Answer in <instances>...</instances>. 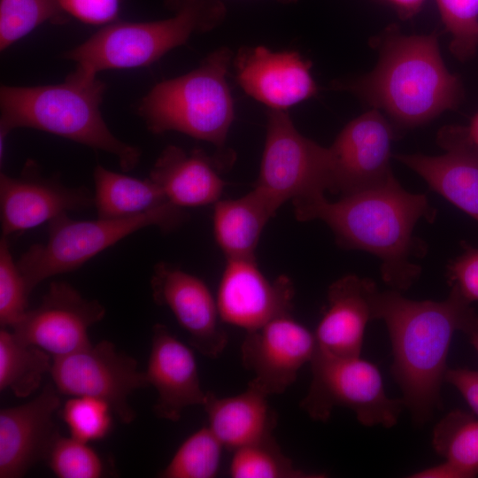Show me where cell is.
I'll use <instances>...</instances> for the list:
<instances>
[{
	"instance_id": "cell-42",
	"label": "cell",
	"mask_w": 478,
	"mask_h": 478,
	"mask_svg": "<svg viewBox=\"0 0 478 478\" xmlns=\"http://www.w3.org/2000/svg\"><path fill=\"white\" fill-rule=\"evenodd\" d=\"M183 1H188V0H183Z\"/></svg>"
},
{
	"instance_id": "cell-25",
	"label": "cell",
	"mask_w": 478,
	"mask_h": 478,
	"mask_svg": "<svg viewBox=\"0 0 478 478\" xmlns=\"http://www.w3.org/2000/svg\"><path fill=\"white\" fill-rule=\"evenodd\" d=\"M94 206L99 219H123L170 203L149 177L134 178L97 165L93 173Z\"/></svg>"
},
{
	"instance_id": "cell-27",
	"label": "cell",
	"mask_w": 478,
	"mask_h": 478,
	"mask_svg": "<svg viewBox=\"0 0 478 478\" xmlns=\"http://www.w3.org/2000/svg\"><path fill=\"white\" fill-rule=\"evenodd\" d=\"M432 445L466 478L478 474V417L474 413L459 409L448 412L433 430Z\"/></svg>"
},
{
	"instance_id": "cell-18",
	"label": "cell",
	"mask_w": 478,
	"mask_h": 478,
	"mask_svg": "<svg viewBox=\"0 0 478 478\" xmlns=\"http://www.w3.org/2000/svg\"><path fill=\"white\" fill-rule=\"evenodd\" d=\"M234 67L243 91L272 110L287 111L318 92L311 61L297 51L243 47L234 58Z\"/></svg>"
},
{
	"instance_id": "cell-4",
	"label": "cell",
	"mask_w": 478,
	"mask_h": 478,
	"mask_svg": "<svg viewBox=\"0 0 478 478\" xmlns=\"http://www.w3.org/2000/svg\"><path fill=\"white\" fill-rule=\"evenodd\" d=\"M104 84L77 70L59 84L2 86L0 138L17 127L48 132L113 155L125 172L139 163L141 151L117 138L104 122L100 104Z\"/></svg>"
},
{
	"instance_id": "cell-9",
	"label": "cell",
	"mask_w": 478,
	"mask_h": 478,
	"mask_svg": "<svg viewBox=\"0 0 478 478\" xmlns=\"http://www.w3.org/2000/svg\"><path fill=\"white\" fill-rule=\"evenodd\" d=\"M332 187V159L325 148L303 135L287 111L269 109L258 180L254 188L279 208L324 195Z\"/></svg>"
},
{
	"instance_id": "cell-20",
	"label": "cell",
	"mask_w": 478,
	"mask_h": 478,
	"mask_svg": "<svg viewBox=\"0 0 478 478\" xmlns=\"http://www.w3.org/2000/svg\"><path fill=\"white\" fill-rule=\"evenodd\" d=\"M145 374L158 393L153 412L158 419L176 422L187 407L203 405L207 391L201 387L194 353L164 324L152 327Z\"/></svg>"
},
{
	"instance_id": "cell-10",
	"label": "cell",
	"mask_w": 478,
	"mask_h": 478,
	"mask_svg": "<svg viewBox=\"0 0 478 478\" xmlns=\"http://www.w3.org/2000/svg\"><path fill=\"white\" fill-rule=\"evenodd\" d=\"M50 374L60 393L103 400L118 420L127 425L136 416L129 405V396L150 386L145 371L139 369L136 359L120 351L107 340L53 358Z\"/></svg>"
},
{
	"instance_id": "cell-29",
	"label": "cell",
	"mask_w": 478,
	"mask_h": 478,
	"mask_svg": "<svg viewBox=\"0 0 478 478\" xmlns=\"http://www.w3.org/2000/svg\"><path fill=\"white\" fill-rule=\"evenodd\" d=\"M224 446L210 428L190 435L178 448L162 478H213L218 475Z\"/></svg>"
},
{
	"instance_id": "cell-41",
	"label": "cell",
	"mask_w": 478,
	"mask_h": 478,
	"mask_svg": "<svg viewBox=\"0 0 478 478\" xmlns=\"http://www.w3.org/2000/svg\"><path fill=\"white\" fill-rule=\"evenodd\" d=\"M466 335L468 336L469 342L472 346L474 348L478 353V325L471 329Z\"/></svg>"
},
{
	"instance_id": "cell-7",
	"label": "cell",
	"mask_w": 478,
	"mask_h": 478,
	"mask_svg": "<svg viewBox=\"0 0 478 478\" xmlns=\"http://www.w3.org/2000/svg\"><path fill=\"white\" fill-rule=\"evenodd\" d=\"M186 213L172 203L123 219L76 220L62 214L48 224V239L31 245L17 260L29 295L44 280L73 271L126 236L148 227L170 232Z\"/></svg>"
},
{
	"instance_id": "cell-21",
	"label": "cell",
	"mask_w": 478,
	"mask_h": 478,
	"mask_svg": "<svg viewBox=\"0 0 478 478\" xmlns=\"http://www.w3.org/2000/svg\"><path fill=\"white\" fill-rule=\"evenodd\" d=\"M374 281L347 274L328 290V308L314 332L319 350L342 358L360 357L365 329L374 320Z\"/></svg>"
},
{
	"instance_id": "cell-13",
	"label": "cell",
	"mask_w": 478,
	"mask_h": 478,
	"mask_svg": "<svg viewBox=\"0 0 478 478\" xmlns=\"http://www.w3.org/2000/svg\"><path fill=\"white\" fill-rule=\"evenodd\" d=\"M317 349L314 333L289 314L246 331L241 345L243 366L254 377L248 384L268 396L283 393Z\"/></svg>"
},
{
	"instance_id": "cell-23",
	"label": "cell",
	"mask_w": 478,
	"mask_h": 478,
	"mask_svg": "<svg viewBox=\"0 0 478 478\" xmlns=\"http://www.w3.org/2000/svg\"><path fill=\"white\" fill-rule=\"evenodd\" d=\"M268 396L248 384L235 396L219 397L207 391L203 407L208 427L225 449L235 451L273 435L277 415L268 402Z\"/></svg>"
},
{
	"instance_id": "cell-40",
	"label": "cell",
	"mask_w": 478,
	"mask_h": 478,
	"mask_svg": "<svg viewBox=\"0 0 478 478\" xmlns=\"http://www.w3.org/2000/svg\"><path fill=\"white\" fill-rule=\"evenodd\" d=\"M466 130L470 139L478 146V113L472 119Z\"/></svg>"
},
{
	"instance_id": "cell-6",
	"label": "cell",
	"mask_w": 478,
	"mask_h": 478,
	"mask_svg": "<svg viewBox=\"0 0 478 478\" xmlns=\"http://www.w3.org/2000/svg\"><path fill=\"white\" fill-rule=\"evenodd\" d=\"M219 2L183 1L171 18L150 22H112L65 54L77 71L90 76L108 69L147 66L185 44L196 32L212 29L222 19Z\"/></svg>"
},
{
	"instance_id": "cell-34",
	"label": "cell",
	"mask_w": 478,
	"mask_h": 478,
	"mask_svg": "<svg viewBox=\"0 0 478 478\" xmlns=\"http://www.w3.org/2000/svg\"><path fill=\"white\" fill-rule=\"evenodd\" d=\"M29 293L6 237L0 241V325H16L26 314Z\"/></svg>"
},
{
	"instance_id": "cell-35",
	"label": "cell",
	"mask_w": 478,
	"mask_h": 478,
	"mask_svg": "<svg viewBox=\"0 0 478 478\" xmlns=\"http://www.w3.org/2000/svg\"><path fill=\"white\" fill-rule=\"evenodd\" d=\"M463 252L447 267L451 288L468 303L478 301V248L462 242Z\"/></svg>"
},
{
	"instance_id": "cell-31",
	"label": "cell",
	"mask_w": 478,
	"mask_h": 478,
	"mask_svg": "<svg viewBox=\"0 0 478 478\" xmlns=\"http://www.w3.org/2000/svg\"><path fill=\"white\" fill-rule=\"evenodd\" d=\"M112 414L106 402L86 396L71 397L61 410L71 436L85 443L104 439L109 434Z\"/></svg>"
},
{
	"instance_id": "cell-36",
	"label": "cell",
	"mask_w": 478,
	"mask_h": 478,
	"mask_svg": "<svg viewBox=\"0 0 478 478\" xmlns=\"http://www.w3.org/2000/svg\"><path fill=\"white\" fill-rule=\"evenodd\" d=\"M60 10L90 25H108L117 18L121 0H55Z\"/></svg>"
},
{
	"instance_id": "cell-16",
	"label": "cell",
	"mask_w": 478,
	"mask_h": 478,
	"mask_svg": "<svg viewBox=\"0 0 478 478\" xmlns=\"http://www.w3.org/2000/svg\"><path fill=\"white\" fill-rule=\"evenodd\" d=\"M295 289L291 280L267 279L255 258L227 259L216 302L222 322L246 331L290 313Z\"/></svg>"
},
{
	"instance_id": "cell-15",
	"label": "cell",
	"mask_w": 478,
	"mask_h": 478,
	"mask_svg": "<svg viewBox=\"0 0 478 478\" xmlns=\"http://www.w3.org/2000/svg\"><path fill=\"white\" fill-rule=\"evenodd\" d=\"M150 286L154 302L172 312L198 352L210 358L222 354L228 336L220 326L216 298L201 279L160 262L153 268Z\"/></svg>"
},
{
	"instance_id": "cell-3",
	"label": "cell",
	"mask_w": 478,
	"mask_h": 478,
	"mask_svg": "<svg viewBox=\"0 0 478 478\" xmlns=\"http://www.w3.org/2000/svg\"><path fill=\"white\" fill-rule=\"evenodd\" d=\"M379 60L369 73L333 83L384 111L400 127L425 124L462 96L458 77L446 68L436 34L405 35L389 29L374 40Z\"/></svg>"
},
{
	"instance_id": "cell-12",
	"label": "cell",
	"mask_w": 478,
	"mask_h": 478,
	"mask_svg": "<svg viewBox=\"0 0 478 478\" xmlns=\"http://www.w3.org/2000/svg\"><path fill=\"white\" fill-rule=\"evenodd\" d=\"M104 306L65 281H52L40 305L12 328L21 341L62 357L89 345V329L102 320Z\"/></svg>"
},
{
	"instance_id": "cell-33",
	"label": "cell",
	"mask_w": 478,
	"mask_h": 478,
	"mask_svg": "<svg viewBox=\"0 0 478 478\" xmlns=\"http://www.w3.org/2000/svg\"><path fill=\"white\" fill-rule=\"evenodd\" d=\"M46 460L58 478H98L103 476L104 470L101 458L88 443L73 436L60 435L53 443Z\"/></svg>"
},
{
	"instance_id": "cell-30",
	"label": "cell",
	"mask_w": 478,
	"mask_h": 478,
	"mask_svg": "<svg viewBox=\"0 0 478 478\" xmlns=\"http://www.w3.org/2000/svg\"><path fill=\"white\" fill-rule=\"evenodd\" d=\"M62 12L55 0H1V50L42 23L59 19Z\"/></svg>"
},
{
	"instance_id": "cell-14",
	"label": "cell",
	"mask_w": 478,
	"mask_h": 478,
	"mask_svg": "<svg viewBox=\"0 0 478 478\" xmlns=\"http://www.w3.org/2000/svg\"><path fill=\"white\" fill-rule=\"evenodd\" d=\"M94 205L86 187H69L57 177H46L29 160L18 176L0 174V210L3 236L38 227L70 212Z\"/></svg>"
},
{
	"instance_id": "cell-24",
	"label": "cell",
	"mask_w": 478,
	"mask_h": 478,
	"mask_svg": "<svg viewBox=\"0 0 478 478\" xmlns=\"http://www.w3.org/2000/svg\"><path fill=\"white\" fill-rule=\"evenodd\" d=\"M279 207L255 188L245 196L214 204L213 233L227 259L255 258V249Z\"/></svg>"
},
{
	"instance_id": "cell-1",
	"label": "cell",
	"mask_w": 478,
	"mask_h": 478,
	"mask_svg": "<svg viewBox=\"0 0 478 478\" xmlns=\"http://www.w3.org/2000/svg\"><path fill=\"white\" fill-rule=\"evenodd\" d=\"M470 305L453 288L441 302L411 300L396 289H378L374 296V320L385 322L391 341L390 372L417 426L442 406L441 387L455 332L466 335L478 325Z\"/></svg>"
},
{
	"instance_id": "cell-39",
	"label": "cell",
	"mask_w": 478,
	"mask_h": 478,
	"mask_svg": "<svg viewBox=\"0 0 478 478\" xmlns=\"http://www.w3.org/2000/svg\"><path fill=\"white\" fill-rule=\"evenodd\" d=\"M403 18H410L422 6L425 0H388Z\"/></svg>"
},
{
	"instance_id": "cell-26",
	"label": "cell",
	"mask_w": 478,
	"mask_h": 478,
	"mask_svg": "<svg viewBox=\"0 0 478 478\" xmlns=\"http://www.w3.org/2000/svg\"><path fill=\"white\" fill-rule=\"evenodd\" d=\"M51 355L19 340L6 328L0 330V390L10 389L18 397H27L50 373Z\"/></svg>"
},
{
	"instance_id": "cell-28",
	"label": "cell",
	"mask_w": 478,
	"mask_h": 478,
	"mask_svg": "<svg viewBox=\"0 0 478 478\" xmlns=\"http://www.w3.org/2000/svg\"><path fill=\"white\" fill-rule=\"evenodd\" d=\"M233 478H320L323 474L296 467L274 436L234 451L229 466Z\"/></svg>"
},
{
	"instance_id": "cell-22",
	"label": "cell",
	"mask_w": 478,
	"mask_h": 478,
	"mask_svg": "<svg viewBox=\"0 0 478 478\" xmlns=\"http://www.w3.org/2000/svg\"><path fill=\"white\" fill-rule=\"evenodd\" d=\"M149 178L164 192L167 200L180 207L215 204L224 189L216 164L200 150L185 151L169 145L154 163Z\"/></svg>"
},
{
	"instance_id": "cell-37",
	"label": "cell",
	"mask_w": 478,
	"mask_h": 478,
	"mask_svg": "<svg viewBox=\"0 0 478 478\" xmlns=\"http://www.w3.org/2000/svg\"><path fill=\"white\" fill-rule=\"evenodd\" d=\"M444 382L459 390L472 412L478 417V370L466 367L448 368Z\"/></svg>"
},
{
	"instance_id": "cell-32",
	"label": "cell",
	"mask_w": 478,
	"mask_h": 478,
	"mask_svg": "<svg viewBox=\"0 0 478 478\" xmlns=\"http://www.w3.org/2000/svg\"><path fill=\"white\" fill-rule=\"evenodd\" d=\"M451 36L450 50L459 60L471 58L478 46V0H436Z\"/></svg>"
},
{
	"instance_id": "cell-19",
	"label": "cell",
	"mask_w": 478,
	"mask_h": 478,
	"mask_svg": "<svg viewBox=\"0 0 478 478\" xmlns=\"http://www.w3.org/2000/svg\"><path fill=\"white\" fill-rule=\"evenodd\" d=\"M442 155L396 154L429 188L478 221V146L466 127L444 126L437 134Z\"/></svg>"
},
{
	"instance_id": "cell-11",
	"label": "cell",
	"mask_w": 478,
	"mask_h": 478,
	"mask_svg": "<svg viewBox=\"0 0 478 478\" xmlns=\"http://www.w3.org/2000/svg\"><path fill=\"white\" fill-rule=\"evenodd\" d=\"M394 128L377 109L349 122L328 147L332 159L330 192L341 197L389 182Z\"/></svg>"
},
{
	"instance_id": "cell-38",
	"label": "cell",
	"mask_w": 478,
	"mask_h": 478,
	"mask_svg": "<svg viewBox=\"0 0 478 478\" xmlns=\"http://www.w3.org/2000/svg\"><path fill=\"white\" fill-rule=\"evenodd\" d=\"M411 477L417 478H466L464 472L454 464L445 460L437 466L420 470Z\"/></svg>"
},
{
	"instance_id": "cell-17",
	"label": "cell",
	"mask_w": 478,
	"mask_h": 478,
	"mask_svg": "<svg viewBox=\"0 0 478 478\" xmlns=\"http://www.w3.org/2000/svg\"><path fill=\"white\" fill-rule=\"evenodd\" d=\"M60 392L47 383L29 402L0 411V478H19L46 459L60 436L54 421Z\"/></svg>"
},
{
	"instance_id": "cell-8",
	"label": "cell",
	"mask_w": 478,
	"mask_h": 478,
	"mask_svg": "<svg viewBox=\"0 0 478 478\" xmlns=\"http://www.w3.org/2000/svg\"><path fill=\"white\" fill-rule=\"evenodd\" d=\"M312 380L300 407L326 422L336 406L351 410L364 426L391 428L405 409L401 398L389 397L378 367L360 357L342 358L316 349L311 361Z\"/></svg>"
},
{
	"instance_id": "cell-2",
	"label": "cell",
	"mask_w": 478,
	"mask_h": 478,
	"mask_svg": "<svg viewBox=\"0 0 478 478\" xmlns=\"http://www.w3.org/2000/svg\"><path fill=\"white\" fill-rule=\"evenodd\" d=\"M293 205L297 220L324 221L340 247L377 256L382 279L392 289L405 290L419 277L420 266L412 258L422 257L426 245L412 232L420 219L432 222L436 211L425 194L406 191L396 177L336 202L322 195Z\"/></svg>"
},
{
	"instance_id": "cell-5",
	"label": "cell",
	"mask_w": 478,
	"mask_h": 478,
	"mask_svg": "<svg viewBox=\"0 0 478 478\" xmlns=\"http://www.w3.org/2000/svg\"><path fill=\"white\" fill-rule=\"evenodd\" d=\"M232 57L227 47L218 48L189 73L156 84L138 108L148 129L181 132L221 150L235 119L227 81Z\"/></svg>"
}]
</instances>
